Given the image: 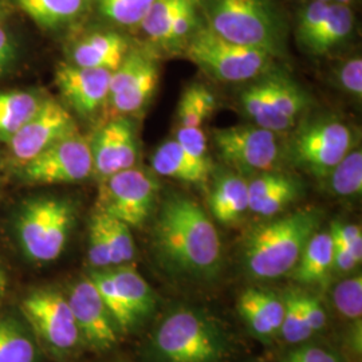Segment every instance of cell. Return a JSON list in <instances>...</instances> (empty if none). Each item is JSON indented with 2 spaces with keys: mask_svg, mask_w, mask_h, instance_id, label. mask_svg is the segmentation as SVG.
<instances>
[{
  "mask_svg": "<svg viewBox=\"0 0 362 362\" xmlns=\"http://www.w3.org/2000/svg\"><path fill=\"white\" fill-rule=\"evenodd\" d=\"M153 245L163 264L187 278L209 281L223 262L219 233L207 212L185 194H172L156 218Z\"/></svg>",
  "mask_w": 362,
  "mask_h": 362,
  "instance_id": "1",
  "label": "cell"
},
{
  "mask_svg": "<svg viewBox=\"0 0 362 362\" xmlns=\"http://www.w3.org/2000/svg\"><path fill=\"white\" fill-rule=\"evenodd\" d=\"M322 212L303 208L254 227L243 243V266L258 281L282 278L294 270L311 236L320 230Z\"/></svg>",
  "mask_w": 362,
  "mask_h": 362,
  "instance_id": "2",
  "label": "cell"
},
{
  "mask_svg": "<svg viewBox=\"0 0 362 362\" xmlns=\"http://www.w3.org/2000/svg\"><path fill=\"white\" fill-rule=\"evenodd\" d=\"M206 26L233 43L272 58L287 50V21L276 0H199Z\"/></svg>",
  "mask_w": 362,
  "mask_h": 362,
  "instance_id": "3",
  "label": "cell"
},
{
  "mask_svg": "<svg viewBox=\"0 0 362 362\" xmlns=\"http://www.w3.org/2000/svg\"><path fill=\"white\" fill-rule=\"evenodd\" d=\"M153 362H224L228 336L207 313L182 308L169 313L151 342Z\"/></svg>",
  "mask_w": 362,
  "mask_h": 362,
  "instance_id": "4",
  "label": "cell"
},
{
  "mask_svg": "<svg viewBox=\"0 0 362 362\" xmlns=\"http://www.w3.org/2000/svg\"><path fill=\"white\" fill-rule=\"evenodd\" d=\"M285 143V163L322 181L357 146L354 132L334 115L299 119Z\"/></svg>",
  "mask_w": 362,
  "mask_h": 362,
  "instance_id": "5",
  "label": "cell"
},
{
  "mask_svg": "<svg viewBox=\"0 0 362 362\" xmlns=\"http://www.w3.org/2000/svg\"><path fill=\"white\" fill-rule=\"evenodd\" d=\"M311 104L308 91L284 71L267 70L240 94L246 116L255 125L281 134L293 129Z\"/></svg>",
  "mask_w": 362,
  "mask_h": 362,
  "instance_id": "6",
  "label": "cell"
},
{
  "mask_svg": "<svg viewBox=\"0 0 362 362\" xmlns=\"http://www.w3.org/2000/svg\"><path fill=\"white\" fill-rule=\"evenodd\" d=\"M74 219V207L66 199L43 196L28 200L15 223L23 252L35 262L59 258L69 242Z\"/></svg>",
  "mask_w": 362,
  "mask_h": 362,
  "instance_id": "7",
  "label": "cell"
},
{
  "mask_svg": "<svg viewBox=\"0 0 362 362\" xmlns=\"http://www.w3.org/2000/svg\"><path fill=\"white\" fill-rule=\"evenodd\" d=\"M187 58L206 74L221 82H245L257 79L270 70V54L227 40L206 23L184 47Z\"/></svg>",
  "mask_w": 362,
  "mask_h": 362,
  "instance_id": "8",
  "label": "cell"
},
{
  "mask_svg": "<svg viewBox=\"0 0 362 362\" xmlns=\"http://www.w3.org/2000/svg\"><path fill=\"white\" fill-rule=\"evenodd\" d=\"M281 133L255 124L233 125L212 132V141L224 167L250 177L279 168L285 161Z\"/></svg>",
  "mask_w": 362,
  "mask_h": 362,
  "instance_id": "9",
  "label": "cell"
},
{
  "mask_svg": "<svg viewBox=\"0 0 362 362\" xmlns=\"http://www.w3.org/2000/svg\"><path fill=\"white\" fill-rule=\"evenodd\" d=\"M160 184L153 175L143 169L119 170L101 181L98 211L124 221L132 227H141L155 208Z\"/></svg>",
  "mask_w": 362,
  "mask_h": 362,
  "instance_id": "10",
  "label": "cell"
},
{
  "mask_svg": "<svg viewBox=\"0 0 362 362\" xmlns=\"http://www.w3.org/2000/svg\"><path fill=\"white\" fill-rule=\"evenodd\" d=\"M22 311L39 339L57 354L76 349L82 341L67 298L52 288H42L27 296Z\"/></svg>",
  "mask_w": 362,
  "mask_h": 362,
  "instance_id": "11",
  "label": "cell"
},
{
  "mask_svg": "<svg viewBox=\"0 0 362 362\" xmlns=\"http://www.w3.org/2000/svg\"><path fill=\"white\" fill-rule=\"evenodd\" d=\"M93 173L90 141L73 133L54 144L19 168L22 180L30 184H67L88 179Z\"/></svg>",
  "mask_w": 362,
  "mask_h": 362,
  "instance_id": "12",
  "label": "cell"
},
{
  "mask_svg": "<svg viewBox=\"0 0 362 362\" xmlns=\"http://www.w3.org/2000/svg\"><path fill=\"white\" fill-rule=\"evenodd\" d=\"M77 132L76 121L65 106L45 98L34 116L7 143L8 153L21 168L54 144Z\"/></svg>",
  "mask_w": 362,
  "mask_h": 362,
  "instance_id": "13",
  "label": "cell"
},
{
  "mask_svg": "<svg viewBox=\"0 0 362 362\" xmlns=\"http://www.w3.org/2000/svg\"><path fill=\"white\" fill-rule=\"evenodd\" d=\"M158 79L156 61L140 50H129L122 64L112 71L107 103L119 116L137 113L152 100Z\"/></svg>",
  "mask_w": 362,
  "mask_h": 362,
  "instance_id": "14",
  "label": "cell"
},
{
  "mask_svg": "<svg viewBox=\"0 0 362 362\" xmlns=\"http://www.w3.org/2000/svg\"><path fill=\"white\" fill-rule=\"evenodd\" d=\"M82 341L94 350L112 349L118 327L89 276L71 287L67 297Z\"/></svg>",
  "mask_w": 362,
  "mask_h": 362,
  "instance_id": "15",
  "label": "cell"
},
{
  "mask_svg": "<svg viewBox=\"0 0 362 362\" xmlns=\"http://www.w3.org/2000/svg\"><path fill=\"white\" fill-rule=\"evenodd\" d=\"M93 172L101 180L119 170L133 168L139 157V144L133 122L118 116L97 130L90 141Z\"/></svg>",
  "mask_w": 362,
  "mask_h": 362,
  "instance_id": "16",
  "label": "cell"
},
{
  "mask_svg": "<svg viewBox=\"0 0 362 362\" xmlns=\"http://www.w3.org/2000/svg\"><path fill=\"white\" fill-rule=\"evenodd\" d=\"M112 71L62 64L55 71V83L62 98L82 117L95 115L109 98Z\"/></svg>",
  "mask_w": 362,
  "mask_h": 362,
  "instance_id": "17",
  "label": "cell"
},
{
  "mask_svg": "<svg viewBox=\"0 0 362 362\" xmlns=\"http://www.w3.org/2000/svg\"><path fill=\"white\" fill-rule=\"evenodd\" d=\"M303 192V184L296 175L282 169L254 175L248 181V209L260 218H274Z\"/></svg>",
  "mask_w": 362,
  "mask_h": 362,
  "instance_id": "18",
  "label": "cell"
},
{
  "mask_svg": "<svg viewBox=\"0 0 362 362\" xmlns=\"http://www.w3.org/2000/svg\"><path fill=\"white\" fill-rule=\"evenodd\" d=\"M238 311L259 339H272L281 333L285 314L284 297L267 290L247 288L239 298Z\"/></svg>",
  "mask_w": 362,
  "mask_h": 362,
  "instance_id": "19",
  "label": "cell"
},
{
  "mask_svg": "<svg viewBox=\"0 0 362 362\" xmlns=\"http://www.w3.org/2000/svg\"><path fill=\"white\" fill-rule=\"evenodd\" d=\"M248 203V180L245 176L227 167L214 173L209 209L215 220L224 226L240 221L250 211Z\"/></svg>",
  "mask_w": 362,
  "mask_h": 362,
  "instance_id": "20",
  "label": "cell"
},
{
  "mask_svg": "<svg viewBox=\"0 0 362 362\" xmlns=\"http://www.w3.org/2000/svg\"><path fill=\"white\" fill-rule=\"evenodd\" d=\"M125 37L117 31H97L78 40L71 50V64L79 67L115 71L129 52Z\"/></svg>",
  "mask_w": 362,
  "mask_h": 362,
  "instance_id": "21",
  "label": "cell"
},
{
  "mask_svg": "<svg viewBox=\"0 0 362 362\" xmlns=\"http://www.w3.org/2000/svg\"><path fill=\"white\" fill-rule=\"evenodd\" d=\"M152 168L160 176L196 185L206 184L214 169L211 160H199L188 155L175 139L156 149Z\"/></svg>",
  "mask_w": 362,
  "mask_h": 362,
  "instance_id": "22",
  "label": "cell"
},
{
  "mask_svg": "<svg viewBox=\"0 0 362 362\" xmlns=\"http://www.w3.org/2000/svg\"><path fill=\"white\" fill-rule=\"evenodd\" d=\"M118 297L128 311L133 325L139 324L155 310V293L143 275L132 266L109 267Z\"/></svg>",
  "mask_w": 362,
  "mask_h": 362,
  "instance_id": "23",
  "label": "cell"
},
{
  "mask_svg": "<svg viewBox=\"0 0 362 362\" xmlns=\"http://www.w3.org/2000/svg\"><path fill=\"white\" fill-rule=\"evenodd\" d=\"M333 267V239L330 231H317L298 260L293 278L302 285H325Z\"/></svg>",
  "mask_w": 362,
  "mask_h": 362,
  "instance_id": "24",
  "label": "cell"
},
{
  "mask_svg": "<svg viewBox=\"0 0 362 362\" xmlns=\"http://www.w3.org/2000/svg\"><path fill=\"white\" fill-rule=\"evenodd\" d=\"M40 28L57 30L78 19L91 0H13Z\"/></svg>",
  "mask_w": 362,
  "mask_h": 362,
  "instance_id": "25",
  "label": "cell"
},
{
  "mask_svg": "<svg viewBox=\"0 0 362 362\" xmlns=\"http://www.w3.org/2000/svg\"><path fill=\"white\" fill-rule=\"evenodd\" d=\"M354 31V13L350 6L332 1L324 23L311 39L305 52L311 55H325L346 43Z\"/></svg>",
  "mask_w": 362,
  "mask_h": 362,
  "instance_id": "26",
  "label": "cell"
},
{
  "mask_svg": "<svg viewBox=\"0 0 362 362\" xmlns=\"http://www.w3.org/2000/svg\"><path fill=\"white\" fill-rule=\"evenodd\" d=\"M45 97L34 91L0 93V143L7 144L18 130L34 116Z\"/></svg>",
  "mask_w": 362,
  "mask_h": 362,
  "instance_id": "27",
  "label": "cell"
},
{
  "mask_svg": "<svg viewBox=\"0 0 362 362\" xmlns=\"http://www.w3.org/2000/svg\"><path fill=\"white\" fill-rule=\"evenodd\" d=\"M37 346L26 329L11 317L0 318V362H35Z\"/></svg>",
  "mask_w": 362,
  "mask_h": 362,
  "instance_id": "28",
  "label": "cell"
},
{
  "mask_svg": "<svg viewBox=\"0 0 362 362\" xmlns=\"http://www.w3.org/2000/svg\"><path fill=\"white\" fill-rule=\"evenodd\" d=\"M322 182L332 192L339 197H351L362 192V152L361 148L354 146L345 156Z\"/></svg>",
  "mask_w": 362,
  "mask_h": 362,
  "instance_id": "29",
  "label": "cell"
},
{
  "mask_svg": "<svg viewBox=\"0 0 362 362\" xmlns=\"http://www.w3.org/2000/svg\"><path fill=\"white\" fill-rule=\"evenodd\" d=\"M216 98L202 83L189 85L181 95L177 106V121L184 128H200L216 109Z\"/></svg>",
  "mask_w": 362,
  "mask_h": 362,
  "instance_id": "30",
  "label": "cell"
},
{
  "mask_svg": "<svg viewBox=\"0 0 362 362\" xmlns=\"http://www.w3.org/2000/svg\"><path fill=\"white\" fill-rule=\"evenodd\" d=\"M191 0H155L140 27L156 45L163 46L176 16Z\"/></svg>",
  "mask_w": 362,
  "mask_h": 362,
  "instance_id": "31",
  "label": "cell"
},
{
  "mask_svg": "<svg viewBox=\"0 0 362 362\" xmlns=\"http://www.w3.org/2000/svg\"><path fill=\"white\" fill-rule=\"evenodd\" d=\"M105 21L116 26H140L155 0H91Z\"/></svg>",
  "mask_w": 362,
  "mask_h": 362,
  "instance_id": "32",
  "label": "cell"
},
{
  "mask_svg": "<svg viewBox=\"0 0 362 362\" xmlns=\"http://www.w3.org/2000/svg\"><path fill=\"white\" fill-rule=\"evenodd\" d=\"M104 228L106 242L109 246L112 267L128 264L136 255L134 239L130 233V227L124 221L112 218L104 212L97 211Z\"/></svg>",
  "mask_w": 362,
  "mask_h": 362,
  "instance_id": "33",
  "label": "cell"
},
{
  "mask_svg": "<svg viewBox=\"0 0 362 362\" xmlns=\"http://www.w3.org/2000/svg\"><path fill=\"white\" fill-rule=\"evenodd\" d=\"M285 314L281 327V336L288 344H300L309 339L313 333L306 322L303 309H302V291L288 290L284 296Z\"/></svg>",
  "mask_w": 362,
  "mask_h": 362,
  "instance_id": "34",
  "label": "cell"
},
{
  "mask_svg": "<svg viewBox=\"0 0 362 362\" xmlns=\"http://www.w3.org/2000/svg\"><path fill=\"white\" fill-rule=\"evenodd\" d=\"M333 303L336 306L337 311L344 318L351 320V321H361V275L339 282L333 291Z\"/></svg>",
  "mask_w": 362,
  "mask_h": 362,
  "instance_id": "35",
  "label": "cell"
},
{
  "mask_svg": "<svg viewBox=\"0 0 362 362\" xmlns=\"http://www.w3.org/2000/svg\"><path fill=\"white\" fill-rule=\"evenodd\" d=\"M330 3L309 0L298 13L296 37L298 45L305 52L311 39L317 34L321 25L324 23Z\"/></svg>",
  "mask_w": 362,
  "mask_h": 362,
  "instance_id": "36",
  "label": "cell"
},
{
  "mask_svg": "<svg viewBox=\"0 0 362 362\" xmlns=\"http://www.w3.org/2000/svg\"><path fill=\"white\" fill-rule=\"evenodd\" d=\"M88 257H89V262L94 267V270L112 267L109 246L106 242V236H105L104 228H103L98 212H95L90 220Z\"/></svg>",
  "mask_w": 362,
  "mask_h": 362,
  "instance_id": "37",
  "label": "cell"
},
{
  "mask_svg": "<svg viewBox=\"0 0 362 362\" xmlns=\"http://www.w3.org/2000/svg\"><path fill=\"white\" fill-rule=\"evenodd\" d=\"M337 82L341 89L354 98L362 97V59L361 57H353L344 61L336 70Z\"/></svg>",
  "mask_w": 362,
  "mask_h": 362,
  "instance_id": "38",
  "label": "cell"
},
{
  "mask_svg": "<svg viewBox=\"0 0 362 362\" xmlns=\"http://www.w3.org/2000/svg\"><path fill=\"white\" fill-rule=\"evenodd\" d=\"M177 143L181 148L194 158L211 160L208 156L207 137L202 128H184L180 127L176 133Z\"/></svg>",
  "mask_w": 362,
  "mask_h": 362,
  "instance_id": "39",
  "label": "cell"
},
{
  "mask_svg": "<svg viewBox=\"0 0 362 362\" xmlns=\"http://www.w3.org/2000/svg\"><path fill=\"white\" fill-rule=\"evenodd\" d=\"M330 233L349 248L353 257L360 263L362 260V233L361 227L356 224H346L334 221L330 227Z\"/></svg>",
  "mask_w": 362,
  "mask_h": 362,
  "instance_id": "40",
  "label": "cell"
},
{
  "mask_svg": "<svg viewBox=\"0 0 362 362\" xmlns=\"http://www.w3.org/2000/svg\"><path fill=\"white\" fill-rule=\"evenodd\" d=\"M302 309L311 333L314 334L321 332L327 322V315L322 302L318 298L302 291Z\"/></svg>",
  "mask_w": 362,
  "mask_h": 362,
  "instance_id": "41",
  "label": "cell"
},
{
  "mask_svg": "<svg viewBox=\"0 0 362 362\" xmlns=\"http://www.w3.org/2000/svg\"><path fill=\"white\" fill-rule=\"evenodd\" d=\"M281 362H342V360L332 350L308 345L291 351Z\"/></svg>",
  "mask_w": 362,
  "mask_h": 362,
  "instance_id": "42",
  "label": "cell"
},
{
  "mask_svg": "<svg viewBox=\"0 0 362 362\" xmlns=\"http://www.w3.org/2000/svg\"><path fill=\"white\" fill-rule=\"evenodd\" d=\"M332 239H333V267H334V270L342 272V274H348V272L356 270L361 263L353 257L349 248L345 246L336 235L332 233Z\"/></svg>",
  "mask_w": 362,
  "mask_h": 362,
  "instance_id": "43",
  "label": "cell"
},
{
  "mask_svg": "<svg viewBox=\"0 0 362 362\" xmlns=\"http://www.w3.org/2000/svg\"><path fill=\"white\" fill-rule=\"evenodd\" d=\"M16 59V46L13 35L0 23V77H3Z\"/></svg>",
  "mask_w": 362,
  "mask_h": 362,
  "instance_id": "44",
  "label": "cell"
},
{
  "mask_svg": "<svg viewBox=\"0 0 362 362\" xmlns=\"http://www.w3.org/2000/svg\"><path fill=\"white\" fill-rule=\"evenodd\" d=\"M6 285H7V278H6V272L3 270V267L0 266V298L6 291Z\"/></svg>",
  "mask_w": 362,
  "mask_h": 362,
  "instance_id": "45",
  "label": "cell"
},
{
  "mask_svg": "<svg viewBox=\"0 0 362 362\" xmlns=\"http://www.w3.org/2000/svg\"><path fill=\"white\" fill-rule=\"evenodd\" d=\"M8 15V7L7 3L4 0H0V23H3V21L6 19V16Z\"/></svg>",
  "mask_w": 362,
  "mask_h": 362,
  "instance_id": "46",
  "label": "cell"
},
{
  "mask_svg": "<svg viewBox=\"0 0 362 362\" xmlns=\"http://www.w3.org/2000/svg\"><path fill=\"white\" fill-rule=\"evenodd\" d=\"M334 3H339V4H345V6H350L354 3V0H333Z\"/></svg>",
  "mask_w": 362,
  "mask_h": 362,
  "instance_id": "47",
  "label": "cell"
},
{
  "mask_svg": "<svg viewBox=\"0 0 362 362\" xmlns=\"http://www.w3.org/2000/svg\"><path fill=\"white\" fill-rule=\"evenodd\" d=\"M315 1H326V3H332L333 0H315Z\"/></svg>",
  "mask_w": 362,
  "mask_h": 362,
  "instance_id": "48",
  "label": "cell"
}]
</instances>
